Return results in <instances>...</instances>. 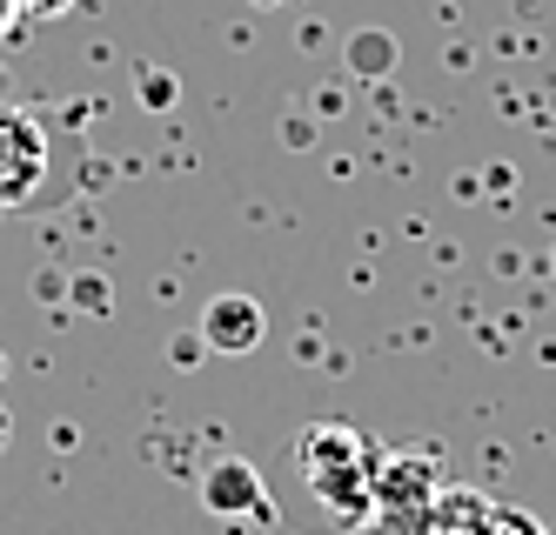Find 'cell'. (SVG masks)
<instances>
[{
	"instance_id": "3",
	"label": "cell",
	"mask_w": 556,
	"mask_h": 535,
	"mask_svg": "<svg viewBox=\"0 0 556 535\" xmlns=\"http://www.w3.org/2000/svg\"><path fill=\"white\" fill-rule=\"evenodd\" d=\"M202 502H208L215 515H262V522L275 515V509H268V482H262V469H255V462H235V456L215 462V469L202 475Z\"/></svg>"
},
{
	"instance_id": "2",
	"label": "cell",
	"mask_w": 556,
	"mask_h": 535,
	"mask_svg": "<svg viewBox=\"0 0 556 535\" xmlns=\"http://www.w3.org/2000/svg\"><path fill=\"white\" fill-rule=\"evenodd\" d=\"M262 335H268V315L255 295H215L202 308V342L215 355H249V348H262Z\"/></svg>"
},
{
	"instance_id": "4",
	"label": "cell",
	"mask_w": 556,
	"mask_h": 535,
	"mask_svg": "<svg viewBox=\"0 0 556 535\" xmlns=\"http://www.w3.org/2000/svg\"><path fill=\"white\" fill-rule=\"evenodd\" d=\"M349 61H355V67H369V74H376V67L389 61V48H382V40H349Z\"/></svg>"
},
{
	"instance_id": "1",
	"label": "cell",
	"mask_w": 556,
	"mask_h": 535,
	"mask_svg": "<svg viewBox=\"0 0 556 535\" xmlns=\"http://www.w3.org/2000/svg\"><path fill=\"white\" fill-rule=\"evenodd\" d=\"M48 175V135L27 107H0V215L41 188Z\"/></svg>"
},
{
	"instance_id": "5",
	"label": "cell",
	"mask_w": 556,
	"mask_h": 535,
	"mask_svg": "<svg viewBox=\"0 0 556 535\" xmlns=\"http://www.w3.org/2000/svg\"><path fill=\"white\" fill-rule=\"evenodd\" d=\"M0 448H8V395H0Z\"/></svg>"
}]
</instances>
